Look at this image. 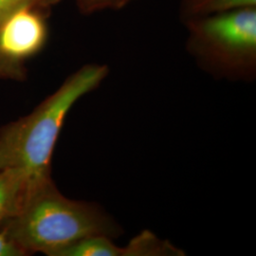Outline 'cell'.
<instances>
[{"instance_id": "1", "label": "cell", "mask_w": 256, "mask_h": 256, "mask_svg": "<svg viewBox=\"0 0 256 256\" xmlns=\"http://www.w3.org/2000/svg\"><path fill=\"white\" fill-rule=\"evenodd\" d=\"M3 227L26 254L50 256L84 238H115L120 232L99 207L64 198L52 178L32 183L18 214Z\"/></svg>"}, {"instance_id": "2", "label": "cell", "mask_w": 256, "mask_h": 256, "mask_svg": "<svg viewBox=\"0 0 256 256\" xmlns=\"http://www.w3.org/2000/svg\"><path fill=\"white\" fill-rule=\"evenodd\" d=\"M104 64H86L70 76L30 115L0 131V171L18 169L32 182L52 178L50 162L64 119L74 104L99 86Z\"/></svg>"}, {"instance_id": "3", "label": "cell", "mask_w": 256, "mask_h": 256, "mask_svg": "<svg viewBox=\"0 0 256 256\" xmlns=\"http://www.w3.org/2000/svg\"><path fill=\"white\" fill-rule=\"evenodd\" d=\"M187 48L210 74L252 80L256 72V8L236 10L184 22Z\"/></svg>"}, {"instance_id": "4", "label": "cell", "mask_w": 256, "mask_h": 256, "mask_svg": "<svg viewBox=\"0 0 256 256\" xmlns=\"http://www.w3.org/2000/svg\"><path fill=\"white\" fill-rule=\"evenodd\" d=\"M0 23V54L7 57H30L46 43L45 21L32 7L16 10Z\"/></svg>"}, {"instance_id": "5", "label": "cell", "mask_w": 256, "mask_h": 256, "mask_svg": "<svg viewBox=\"0 0 256 256\" xmlns=\"http://www.w3.org/2000/svg\"><path fill=\"white\" fill-rule=\"evenodd\" d=\"M168 241L156 238L149 230H144L133 238L128 246H115L110 238L92 236L77 241L64 248L58 256H183Z\"/></svg>"}, {"instance_id": "6", "label": "cell", "mask_w": 256, "mask_h": 256, "mask_svg": "<svg viewBox=\"0 0 256 256\" xmlns=\"http://www.w3.org/2000/svg\"><path fill=\"white\" fill-rule=\"evenodd\" d=\"M32 182L18 169L0 171V225L18 212Z\"/></svg>"}, {"instance_id": "7", "label": "cell", "mask_w": 256, "mask_h": 256, "mask_svg": "<svg viewBox=\"0 0 256 256\" xmlns=\"http://www.w3.org/2000/svg\"><path fill=\"white\" fill-rule=\"evenodd\" d=\"M256 8V0H182L180 14L183 22L236 10Z\"/></svg>"}, {"instance_id": "8", "label": "cell", "mask_w": 256, "mask_h": 256, "mask_svg": "<svg viewBox=\"0 0 256 256\" xmlns=\"http://www.w3.org/2000/svg\"><path fill=\"white\" fill-rule=\"evenodd\" d=\"M58 0H0V22L22 7H48Z\"/></svg>"}, {"instance_id": "9", "label": "cell", "mask_w": 256, "mask_h": 256, "mask_svg": "<svg viewBox=\"0 0 256 256\" xmlns=\"http://www.w3.org/2000/svg\"><path fill=\"white\" fill-rule=\"evenodd\" d=\"M84 12H95L104 10H118L124 7L122 0H77Z\"/></svg>"}, {"instance_id": "10", "label": "cell", "mask_w": 256, "mask_h": 256, "mask_svg": "<svg viewBox=\"0 0 256 256\" xmlns=\"http://www.w3.org/2000/svg\"><path fill=\"white\" fill-rule=\"evenodd\" d=\"M26 252L10 236L8 232L3 227L0 232V256H25Z\"/></svg>"}, {"instance_id": "11", "label": "cell", "mask_w": 256, "mask_h": 256, "mask_svg": "<svg viewBox=\"0 0 256 256\" xmlns=\"http://www.w3.org/2000/svg\"><path fill=\"white\" fill-rule=\"evenodd\" d=\"M131 1H133V0H122V2H124V6H126L128 3H130Z\"/></svg>"}]
</instances>
